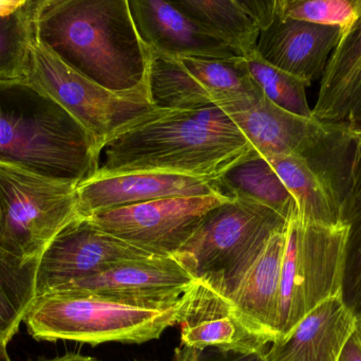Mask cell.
Wrapping results in <instances>:
<instances>
[{
    "mask_svg": "<svg viewBox=\"0 0 361 361\" xmlns=\"http://www.w3.org/2000/svg\"><path fill=\"white\" fill-rule=\"evenodd\" d=\"M252 148L218 106L154 108L106 142L105 162L94 177L150 172L214 179Z\"/></svg>",
    "mask_w": 361,
    "mask_h": 361,
    "instance_id": "1",
    "label": "cell"
},
{
    "mask_svg": "<svg viewBox=\"0 0 361 361\" xmlns=\"http://www.w3.org/2000/svg\"><path fill=\"white\" fill-rule=\"evenodd\" d=\"M37 37L82 76L112 93L147 90L149 52L128 0H34Z\"/></svg>",
    "mask_w": 361,
    "mask_h": 361,
    "instance_id": "2",
    "label": "cell"
},
{
    "mask_svg": "<svg viewBox=\"0 0 361 361\" xmlns=\"http://www.w3.org/2000/svg\"><path fill=\"white\" fill-rule=\"evenodd\" d=\"M99 152L61 105L23 80H0V161L82 184L97 175Z\"/></svg>",
    "mask_w": 361,
    "mask_h": 361,
    "instance_id": "3",
    "label": "cell"
},
{
    "mask_svg": "<svg viewBox=\"0 0 361 361\" xmlns=\"http://www.w3.org/2000/svg\"><path fill=\"white\" fill-rule=\"evenodd\" d=\"M184 304L185 297L171 307L154 309L74 290H55L36 297L23 322L37 341L140 345L160 338L179 324Z\"/></svg>",
    "mask_w": 361,
    "mask_h": 361,
    "instance_id": "4",
    "label": "cell"
},
{
    "mask_svg": "<svg viewBox=\"0 0 361 361\" xmlns=\"http://www.w3.org/2000/svg\"><path fill=\"white\" fill-rule=\"evenodd\" d=\"M78 184L0 161V248L39 260L78 213Z\"/></svg>",
    "mask_w": 361,
    "mask_h": 361,
    "instance_id": "5",
    "label": "cell"
},
{
    "mask_svg": "<svg viewBox=\"0 0 361 361\" xmlns=\"http://www.w3.org/2000/svg\"><path fill=\"white\" fill-rule=\"evenodd\" d=\"M350 228L288 220L278 338L286 336L307 314L329 299L343 295L349 259ZM277 338V339H278Z\"/></svg>",
    "mask_w": 361,
    "mask_h": 361,
    "instance_id": "6",
    "label": "cell"
},
{
    "mask_svg": "<svg viewBox=\"0 0 361 361\" xmlns=\"http://www.w3.org/2000/svg\"><path fill=\"white\" fill-rule=\"evenodd\" d=\"M288 222L265 206L227 201L208 212L176 254L195 278H212L231 292L267 239Z\"/></svg>",
    "mask_w": 361,
    "mask_h": 361,
    "instance_id": "7",
    "label": "cell"
},
{
    "mask_svg": "<svg viewBox=\"0 0 361 361\" xmlns=\"http://www.w3.org/2000/svg\"><path fill=\"white\" fill-rule=\"evenodd\" d=\"M25 81L67 110L91 136L99 154L131 121L154 110L148 91L112 93L70 67L32 28Z\"/></svg>",
    "mask_w": 361,
    "mask_h": 361,
    "instance_id": "8",
    "label": "cell"
},
{
    "mask_svg": "<svg viewBox=\"0 0 361 361\" xmlns=\"http://www.w3.org/2000/svg\"><path fill=\"white\" fill-rule=\"evenodd\" d=\"M147 49V90L154 108L201 110L263 93L250 78L244 59L167 57Z\"/></svg>",
    "mask_w": 361,
    "mask_h": 361,
    "instance_id": "9",
    "label": "cell"
},
{
    "mask_svg": "<svg viewBox=\"0 0 361 361\" xmlns=\"http://www.w3.org/2000/svg\"><path fill=\"white\" fill-rule=\"evenodd\" d=\"M228 199L218 194L171 197L89 216L106 232L152 256H176L210 210Z\"/></svg>",
    "mask_w": 361,
    "mask_h": 361,
    "instance_id": "10",
    "label": "cell"
},
{
    "mask_svg": "<svg viewBox=\"0 0 361 361\" xmlns=\"http://www.w3.org/2000/svg\"><path fill=\"white\" fill-rule=\"evenodd\" d=\"M184 297L179 322L184 347L197 351L216 348L260 358L273 343L269 335L240 311L218 280L197 278Z\"/></svg>",
    "mask_w": 361,
    "mask_h": 361,
    "instance_id": "11",
    "label": "cell"
},
{
    "mask_svg": "<svg viewBox=\"0 0 361 361\" xmlns=\"http://www.w3.org/2000/svg\"><path fill=\"white\" fill-rule=\"evenodd\" d=\"M252 148L264 158L300 155L310 160L324 156L347 126L326 124L315 118L290 114L269 101L264 93L218 106Z\"/></svg>",
    "mask_w": 361,
    "mask_h": 361,
    "instance_id": "12",
    "label": "cell"
},
{
    "mask_svg": "<svg viewBox=\"0 0 361 361\" xmlns=\"http://www.w3.org/2000/svg\"><path fill=\"white\" fill-rule=\"evenodd\" d=\"M195 281L197 278L177 256H152L116 263L57 290H74L124 304L163 309L182 300Z\"/></svg>",
    "mask_w": 361,
    "mask_h": 361,
    "instance_id": "13",
    "label": "cell"
},
{
    "mask_svg": "<svg viewBox=\"0 0 361 361\" xmlns=\"http://www.w3.org/2000/svg\"><path fill=\"white\" fill-rule=\"evenodd\" d=\"M147 256L152 254L109 235L89 218H78L40 256L36 297L97 275L116 263Z\"/></svg>",
    "mask_w": 361,
    "mask_h": 361,
    "instance_id": "14",
    "label": "cell"
},
{
    "mask_svg": "<svg viewBox=\"0 0 361 361\" xmlns=\"http://www.w3.org/2000/svg\"><path fill=\"white\" fill-rule=\"evenodd\" d=\"M140 37L150 50L167 57L240 61L243 57L212 30L164 0H131Z\"/></svg>",
    "mask_w": 361,
    "mask_h": 361,
    "instance_id": "15",
    "label": "cell"
},
{
    "mask_svg": "<svg viewBox=\"0 0 361 361\" xmlns=\"http://www.w3.org/2000/svg\"><path fill=\"white\" fill-rule=\"evenodd\" d=\"M216 194L212 179L166 173H130L93 177L76 189L78 213L99 212L171 197Z\"/></svg>",
    "mask_w": 361,
    "mask_h": 361,
    "instance_id": "16",
    "label": "cell"
},
{
    "mask_svg": "<svg viewBox=\"0 0 361 361\" xmlns=\"http://www.w3.org/2000/svg\"><path fill=\"white\" fill-rule=\"evenodd\" d=\"M341 28L276 16L261 31L257 55L263 61L311 85L326 69L341 37Z\"/></svg>",
    "mask_w": 361,
    "mask_h": 361,
    "instance_id": "17",
    "label": "cell"
},
{
    "mask_svg": "<svg viewBox=\"0 0 361 361\" xmlns=\"http://www.w3.org/2000/svg\"><path fill=\"white\" fill-rule=\"evenodd\" d=\"M358 316L343 295L318 305L286 336L265 350L261 361H338Z\"/></svg>",
    "mask_w": 361,
    "mask_h": 361,
    "instance_id": "18",
    "label": "cell"
},
{
    "mask_svg": "<svg viewBox=\"0 0 361 361\" xmlns=\"http://www.w3.org/2000/svg\"><path fill=\"white\" fill-rule=\"evenodd\" d=\"M312 114L326 124L361 127V14L341 31L322 73Z\"/></svg>",
    "mask_w": 361,
    "mask_h": 361,
    "instance_id": "19",
    "label": "cell"
},
{
    "mask_svg": "<svg viewBox=\"0 0 361 361\" xmlns=\"http://www.w3.org/2000/svg\"><path fill=\"white\" fill-rule=\"evenodd\" d=\"M286 230V226L269 237L256 260L229 292L240 311L269 335L273 343L278 338V312Z\"/></svg>",
    "mask_w": 361,
    "mask_h": 361,
    "instance_id": "20",
    "label": "cell"
},
{
    "mask_svg": "<svg viewBox=\"0 0 361 361\" xmlns=\"http://www.w3.org/2000/svg\"><path fill=\"white\" fill-rule=\"evenodd\" d=\"M294 199L301 223L343 226L341 197L328 172L300 155L267 158Z\"/></svg>",
    "mask_w": 361,
    "mask_h": 361,
    "instance_id": "21",
    "label": "cell"
},
{
    "mask_svg": "<svg viewBox=\"0 0 361 361\" xmlns=\"http://www.w3.org/2000/svg\"><path fill=\"white\" fill-rule=\"evenodd\" d=\"M214 192L228 201L245 199L265 206L288 222L298 216L296 203L267 158L254 148L212 179Z\"/></svg>",
    "mask_w": 361,
    "mask_h": 361,
    "instance_id": "22",
    "label": "cell"
},
{
    "mask_svg": "<svg viewBox=\"0 0 361 361\" xmlns=\"http://www.w3.org/2000/svg\"><path fill=\"white\" fill-rule=\"evenodd\" d=\"M171 4L212 30L243 59L256 54L261 31L239 0H180Z\"/></svg>",
    "mask_w": 361,
    "mask_h": 361,
    "instance_id": "23",
    "label": "cell"
},
{
    "mask_svg": "<svg viewBox=\"0 0 361 361\" xmlns=\"http://www.w3.org/2000/svg\"><path fill=\"white\" fill-rule=\"evenodd\" d=\"M38 264L0 248V343L12 341L35 300Z\"/></svg>",
    "mask_w": 361,
    "mask_h": 361,
    "instance_id": "24",
    "label": "cell"
},
{
    "mask_svg": "<svg viewBox=\"0 0 361 361\" xmlns=\"http://www.w3.org/2000/svg\"><path fill=\"white\" fill-rule=\"evenodd\" d=\"M341 203L343 224L349 226V247L356 246L358 273L356 279L361 303V127L352 129L339 155L335 176Z\"/></svg>",
    "mask_w": 361,
    "mask_h": 361,
    "instance_id": "25",
    "label": "cell"
},
{
    "mask_svg": "<svg viewBox=\"0 0 361 361\" xmlns=\"http://www.w3.org/2000/svg\"><path fill=\"white\" fill-rule=\"evenodd\" d=\"M244 64L250 78L269 101L290 114L313 118L305 93L309 85L305 81L267 63L257 52L254 57L244 59Z\"/></svg>",
    "mask_w": 361,
    "mask_h": 361,
    "instance_id": "26",
    "label": "cell"
},
{
    "mask_svg": "<svg viewBox=\"0 0 361 361\" xmlns=\"http://www.w3.org/2000/svg\"><path fill=\"white\" fill-rule=\"evenodd\" d=\"M34 0L12 16H0V80H23L33 28Z\"/></svg>",
    "mask_w": 361,
    "mask_h": 361,
    "instance_id": "27",
    "label": "cell"
},
{
    "mask_svg": "<svg viewBox=\"0 0 361 361\" xmlns=\"http://www.w3.org/2000/svg\"><path fill=\"white\" fill-rule=\"evenodd\" d=\"M361 14V0H277V15L341 30Z\"/></svg>",
    "mask_w": 361,
    "mask_h": 361,
    "instance_id": "28",
    "label": "cell"
},
{
    "mask_svg": "<svg viewBox=\"0 0 361 361\" xmlns=\"http://www.w3.org/2000/svg\"><path fill=\"white\" fill-rule=\"evenodd\" d=\"M239 4L260 31L269 28L277 16V0H246Z\"/></svg>",
    "mask_w": 361,
    "mask_h": 361,
    "instance_id": "29",
    "label": "cell"
},
{
    "mask_svg": "<svg viewBox=\"0 0 361 361\" xmlns=\"http://www.w3.org/2000/svg\"><path fill=\"white\" fill-rule=\"evenodd\" d=\"M338 361H361V329H357L351 335L343 351L339 356Z\"/></svg>",
    "mask_w": 361,
    "mask_h": 361,
    "instance_id": "30",
    "label": "cell"
},
{
    "mask_svg": "<svg viewBox=\"0 0 361 361\" xmlns=\"http://www.w3.org/2000/svg\"><path fill=\"white\" fill-rule=\"evenodd\" d=\"M25 4H27V0H0V16H12L15 13L18 12Z\"/></svg>",
    "mask_w": 361,
    "mask_h": 361,
    "instance_id": "31",
    "label": "cell"
},
{
    "mask_svg": "<svg viewBox=\"0 0 361 361\" xmlns=\"http://www.w3.org/2000/svg\"><path fill=\"white\" fill-rule=\"evenodd\" d=\"M199 352L197 350L189 349L184 345H180L176 350L175 355L171 361H195L197 357H200Z\"/></svg>",
    "mask_w": 361,
    "mask_h": 361,
    "instance_id": "32",
    "label": "cell"
},
{
    "mask_svg": "<svg viewBox=\"0 0 361 361\" xmlns=\"http://www.w3.org/2000/svg\"><path fill=\"white\" fill-rule=\"evenodd\" d=\"M38 361H101L90 356L82 355L78 353H68L63 356H56L54 358H49V360H42Z\"/></svg>",
    "mask_w": 361,
    "mask_h": 361,
    "instance_id": "33",
    "label": "cell"
},
{
    "mask_svg": "<svg viewBox=\"0 0 361 361\" xmlns=\"http://www.w3.org/2000/svg\"><path fill=\"white\" fill-rule=\"evenodd\" d=\"M0 361H12L8 353V345L0 343Z\"/></svg>",
    "mask_w": 361,
    "mask_h": 361,
    "instance_id": "34",
    "label": "cell"
},
{
    "mask_svg": "<svg viewBox=\"0 0 361 361\" xmlns=\"http://www.w3.org/2000/svg\"><path fill=\"white\" fill-rule=\"evenodd\" d=\"M358 326H360V328L361 329V315L360 317H358Z\"/></svg>",
    "mask_w": 361,
    "mask_h": 361,
    "instance_id": "35",
    "label": "cell"
},
{
    "mask_svg": "<svg viewBox=\"0 0 361 361\" xmlns=\"http://www.w3.org/2000/svg\"><path fill=\"white\" fill-rule=\"evenodd\" d=\"M195 361H200V357H197V360H195Z\"/></svg>",
    "mask_w": 361,
    "mask_h": 361,
    "instance_id": "36",
    "label": "cell"
}]
</instances>
